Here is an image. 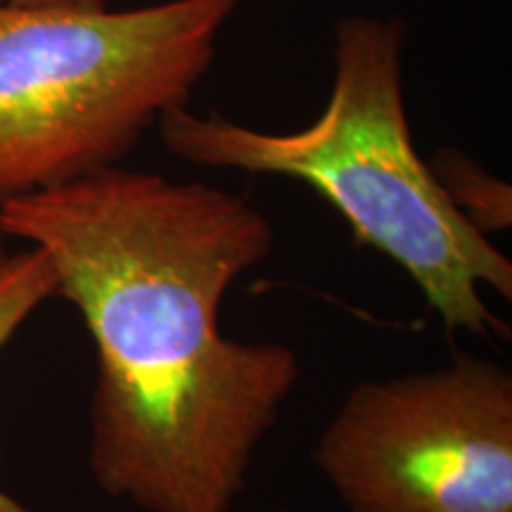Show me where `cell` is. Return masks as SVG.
<instances>
[{"label": "cell", "mask_w": 512, "mask_h": 512, "mask_svg": "<svg viewBox=\"0 0 512 512\" xmlns=\"http://www.w3.org/2000/svg\"><path fill=\"white\" fill-rule=\"evenodd\" d=\"M95 347L91 465L140 512H235L302 377L294 349L226 337L221 309L275 249L247 197L124 166L0 204Z\"/></svg>", "instance_id": "cell-1"}, {"label": "cell", "mask_w": 512, "mask_h": 512, "mask_svg": "<svg viewBox=\"0 0 512 512\" xmlns=\"http://www.w3.org/2000/svg\"><path fill=\"white\" fill-rule=\"evenodd\" d=\"M406 24L394 15L335 22L332 88L318 119L264 131L188 107L159 121L169 155L204 169L280 176L316 190L358 245L411 275L448 330L508 335L484 287L512 299V261L472 228L418 155L403 98Z\"/></svg>", "instance_id": "cell-2"}, {"label": "cell", "mask_w": 512, "mask_h": 512, "mask_svg": "<svg viewBox=\"0 0 512 512\" xmlns=\"http://www.w3.org/2000/svg\"><path fill=\"white\" fill-rule=\"evenodd\" d=\"M238 5L0 0V204L124 162L166 114L188 107Z\"/></svg>", "instance_id": "cell-3"}, {"label": "cell", "mask_w": 512, "mask_h": 512, "mask_svg": "<svg viewBox=\"0 0 512 512\" xmlns=\"http://www.w3.org/2000/svg\"><path fill=\"white\" fill-rule=\"evenodd\" d=\"M311 460L347 512H512V375L463 354L356 384Z\"/></svg>", "instance_id": "cell-4"}, {"label": "cell", "mask_w": 512, "mask_h": 512, "mask_svg": "<svg viewBox=\"0 0 512 512\" xmlns=\"http://www.w3.org/2000/svg\"><path fill=\"white\" fill-rule=\"evenodd\" d=\"M430 169L463 219L489 238L512 226V188L458 147H439Z\"/></svg>", "instance_id": "cell-5"}, {"label": "cell", "mask_w": 512, "mask_h": 512, "mask_svg": "<svg viewBox=\"0 0 512 512\" xmlns=\"http://www.w3.org/2000/svg\"><path fill=\"white\" fill-rule=\"evenodd\" d=\"M55 273L50 261L34 247L0 261V351L10 344L34 311L55 297ZM0 512H31L0 489Z\"/></svg>", "instance_id": "cell-6"}, {"label": "cell", "mask_w": 512, "mask_h": 512, "mask_svg": "<svg viewBox=\"0 0 512 512\" xmlns=\"http://www.w3.org/2000/svg\"><path fill=\"white\" fill-rule=\"evenodd\" d=\"M22 8H69V10H102L112 8L114 0H3Z\"/></svg>", "instance_id": "cell-7"}, {"label": "cell", "mask_w": 512, "mask_h": 512, "mask_svg": "<svg viewBox=\"0 0 512 512\" xmlns=\"http://www.w3.org/2000/svg\"><path fill=\"white\" fill-rule=\"evenodd\" d=\"M5 242H8V238H5L3 228H0V261H3L5 256H8V247H5Z\"/></svg>", "instance_id": "cell-8"}]
</instances>
